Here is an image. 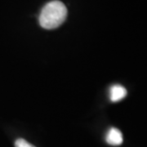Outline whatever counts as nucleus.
<instances>
[{
    "mask_svg": "<svg viewBox=\"0 0 147 147\" xmlns=\"http://www.w3.org/2000/svg\"><path fill=\"white\" fill-rule=\"evenodd\" d=\"M67 16V8L62 2L54 0L42 7L38 21L43 29L53 30L63 24Z\"/></svg>",
    "mask_w": 147,
    "mask_h": 147,
    "instance_id": "nucleus-1",
    "label": "nucleus"
},
{
    "mask_svg": "<svg viewBox=\"0 0 147 147\" xmlns=\"http://www.w3.org/2000/svg\"><path fill=\"white\" fill-rule=\"evenodd\" d=\"M105 141L110 146H119L123 143L122 132L115 127L110 128L106 135Z\"/></svg>",
    "mask_w": 147,
    "mask_h": 147,
    "instance_id": "nucleus-2",
    "label": "nucleus"
},
{
    "mask_svg": "<svg viewBox=\"0 0 147 147\" xmlns=\"http://www.w3.org/2000/svg\"><path fill=\"white\" fill-rule=\"evenodd\" d=\"M127 96V90L121 85H113L110 88V98L112 102H117Z\"/></svg>",
    "mask_w": 147,
    "mask_h": 147,
    "instance_id": "nucleus-3",
    "label": "nucleus"
},
{
    "mask_svg": "<svg viewBox=\"0 0 147 147\" xmlns=\"http://www.w3.org/2000/svg\"><path fill=\"white\" fill-rule=\"evenodd\" d=\"M15 147H35L34 146L31 145L30 143L26 142V140L19 138L15 142Z\"/></svg>",
    "mask_w": 147,
    "mask_h": 147,
    "instance_id": "nucleus-4",
    "label": "nucleus"
}]
</instances>
